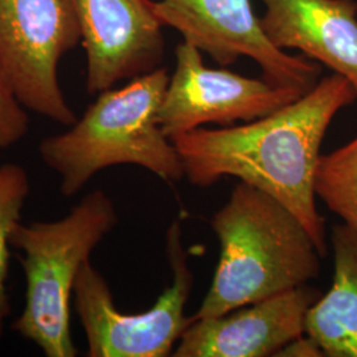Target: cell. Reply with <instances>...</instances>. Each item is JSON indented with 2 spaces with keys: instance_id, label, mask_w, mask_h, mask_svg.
Segmentation results:
<instances>
[{
  "instance_id": "cell-1",
  "label": "cell",
  "mask_w": 357,
  "mask_h": 357,
  "mask_svg": "<svg viewBox=\"0 0 357 357\" xmlns=\"http://www.w3.org/2000/svg\"><path fill=\"white\" fill-rule=\"evenodd\" d=\"M357 100L337 73L324 77L296 101L241 126L196 128L171 139L192 185L224 176L266 192L303 224L320 255H327L326 222L317 208L320 147L335 115Z\"/></svg>"
},
{
  "instance_id": "cell-3",
  "label": "cell",
  "mask_w": 357,
  "mask_h": 357,
  "mask_svg": "<svg viewBox=\"0 0 357 357\" xmlns=\"http://www.w3.org/2000/svg\"><path fill=\"white\" fill-rule=\"evenodd\" d=\"M168 81L160 66L119 89L101 91L68 130L40 142V159L59 176L64 197L121 165L142 167L168 184L185 176L176 147L158 121Z\"/></svg>"
},
{
  "instance_id": "cell-10",
  "label": "cell",
  "mask_w": 357,
  "mask_h": 357,
  "mask_svg": "<svg viewBox=\"0 0 357 357\" xmlns=\"http://www.w3.org/2000/svg\"><path fill=\"white\" fill-rule=\"evenodd\" d=\"M320 295L305 284L216 318L193 319L172 356H277L284 345L306 333L307 312Z\"/></svg>"
},
{
  "instance_id": "cell-4",
  "label": "cell",
  "mask_w": 357,
  "mask_h": 357,
  "mask_svg": "<svg viewBox=\"0 0 357 357\" xmlns=\"http://www.w3.org/2000/svg\"><path fill=\"white\" fill-rule=\"evenodd\" d=\"M118 220L112 197L96 190L60 220L16 224L11 246L20 253L26 303L13 330L45 356H77L70 330L77 275Z\"/></svg>"
},
{
  "instance_id": "cell-11",
  "label": "cell",
  "mask_w": 357,
  "mask_h": 357,
  "mask_svg": "<svg viewBox=\"0 0 357 357\" xmlns=\"http://www.w3.org/2000/svg\"><path fill=\"white\" fill-rule=\"evenodd\" d=\"M261 1V24L277 48L298 50L328 66L357 93V0Z\"/></svg>"
},
{
  "instance_id": "cell-16",
  "label": "cell",
  "mask_w": 357,
  "mask_h": 357,
  "mask_svg": "<svg viewBox=\"0 0 357 357\" xmlns=\"http://www.w3.org/2000/svg\"><path fill=\"white\" fill-rule=\"evenodd\" d=\"M278 357H320L324 356L323 349L310 335L303 333L302 336L291 340L284 345L277 354Z\"/></svg>"
},
{
  "instance_id": "cell-7",
  "label": "cell",
  "mask_w": 357,
  "mask_h": 357,
  "mask_svg": "<svg viewBox=\"0 0 357 357\" xmlns=\"http://www.w3.org/2000/svg\"><path fill=\"white\" fill-rule=\"evenodd\" d=\"M153 8L162 26L221 66L249 57L273 85L307 93L319 82L321 68L314 60L287 54L268 40L250 0H159Z\"/></svg>"
},
{
  "instance_id": "cell-9",
  "label": "cell",
  "mask_w": 357,
  "mask_h": 357,
  "mask_svg": "<svg viewBox=\"0 0 357 357\" xmlns=\"http://www.w3.org/2000/svg\"><path fill=\"white\" fill-rule=\"evenodd\" d=\"M72 1L86 52L89 94L160 68L166 44L153 0Z\"/></svg>"
},
{
  "instance_id": "cell-2",
  "label": "cell",
  "mask_w": 357,
  "mask_h": 357,
  "mask_svg": "<svg viewBox=\"0 0 357 357\" xmlns=\"http://www.w3.org/2000/svg\"><path fill=\"white\" fill-rule=\"evenodd\" d=\"M220 241L213 281L193 319L305 286L319 275V250L293 212L266 192L240 181L211 220Z\"/></svg>"
},
{
  "instance_id": "cell-6",
  "label": "cell",
  "mask_w": 357,
  "mask_h": 357,
  "mask_svg": "<svg viewBox=\"0 0 357 357\" xmlns=\"http://www.w3.org/2000/svg\"><path fill=\"white\" fill-rule=\"evenodd\" d=\"M81 43L72 0H0V64L26 110L63 126L77 121L57 68Z\"/></svg>"
},
{
  "instance_id": "cell-5",
  "label": "cell",
  "mask_w": 357,
  "mask_h": 357,
  "mask_svg": "<svg viewBox=\"0 0 357 357\" xmlns=\"http://www.w3.org/2000/svg\"><path fill=\"white\" fill-rule=\"evenodd\" d=\"M166 250L172 283L151 308L139 314L122 312L115 306L102 274L90 259L82 265L75 283L72 307L86 336V356H172L175 344L193 321L184 312L193 287V273L178 221L167 230Z\"/></svg>"
},
{
  "instance_id": "cell-15",
  "label": "cell",
  "mask_w": 357,
  "mask_h": 357,
  "mask_svg": "<svg viewBox=\"0 0 357 357\" xmlns=\"http://www.w3.org/2000/svg\"><path fill=\"white\" fill-rule=\"evenodd\" d=\"M26 107L17 100L0 64V153L23 141L29 130Z\"/></svg>"
},
{
  "instance_id": "cell-12",
  "label": "cell",
  "mask_w": 357,
  "mask_h": 357,
  "mask_svg": "<svg viewBox=\"0 0 357 357\" xmlns=\"http://www.w3.org/2000/svg\"><path fill=\"white\" fill-rule=\"evenodd\" d=\"M333 281L307 312L306 333L324 356L357 357V231L342 224L332 229Z\"/></svg>"
},
{
  "instance_id": "cell-13",
  "label": "cell",
  "mask_w": 357,
  "mask_h": 357,
  "mask_svg": "<svg viewBox=\"0 0 357 357\" xmlns=\"http://www.w3.org/2000/svg\"><path fill=\"white\" fill-rule=\"evenodd\" d=\"M315 193L343 224L357 231V137L320 156Z\"/></svg>"
},
{
  "instance_id": "cell-8",
  "label": "cell",
  "mask_w": 357,
  "mask_h": 357,
  "mask_svg": "<svg viewBox=\"0 0 357 357\" xmlns=\"http://www.w3.org/2000/svg\"><path fill=\"white\" fill-rule=\"evenodd\" d=\"M176 66L167 85L158 121L169 139L206 123L229 126L252 122L301 98L303 91L277 86L227 69L205 66L202 52L187 43L176 47Z\"/></svg>"
},
{
  "instance_id": "cell-14",
  "label": "cell",
  "mask_w": 357,
  "mask_h": 357,
  "mask_svg": "<svg viewBox=\"0 0 357 357\" xmlns=\"http://www.w3.org/2000/svg\"><path fill=\"white\" fill-rule=\"evenodd\" d=\"M31 193L26 168L16 163L0 165V342L6 321L11 315V299L7 281L10 275L11 237Z\"/></svg>"
}]
</instances>
